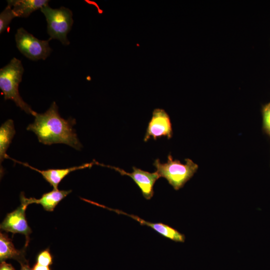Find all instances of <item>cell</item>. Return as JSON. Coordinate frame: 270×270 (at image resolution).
Listing matches in <instances>:
<instances>
[{"mask_svg": "<svg viewBox=\"0 0 270 270\" xmlns=\"http://www.w3.org/2000/svg\"><path fill=\"white\" fill-rule=\"evenodd\" d=\"M33 123L26 130L34 132L39 142L46 145L64 144L76 150H80L82 144L73 126L76 124L74 118L64 119L58 111L56 102H53L44 113L36 112Z\"/></svg>", "mask_w": 270, "mask_h": 270, "instance_id": "6da1fadb", "label": "cell"}, {"mask_svg": "<svg viewBox=\"0 0 270 270\" xmlns=\"http://www.w3.org/2000/svg\"><path fill=\"white\" fill-rule=\"evenodd\" d=\"M24 68L21 61L16 58L0 70V88L5 100H13L26 113L34 116L36 112L20 96L18 86L22 82Z\"/></svg>", "mask_w": 270, "mask_h": 270, "instance_id": "7a4b0ae2", "label": "cell"}, {"mask_svg": "<svg viewBox=\"0 0 270 270\" xmlns=\"http://www.w3.org/2000/svg\"><path fill=\"white\" fill-rule=\"evenodd\" d=\"M185 162V164H183L178 160H174L170 154L166 162L162 163L158 158L153 164L160 178H165L169 184L178 190L192 177L198 168V165L190 158H186Z\"/></svg>", "mask_w": 270, "mask_h": 270, "instance_id": "3957f363", "label": "cell"}, {"mask_svg": "<svg viewBox=\"0 0 270 270\" xmlns=\"http://www.w3.org/2000/svg\"><path fill=\"white\" fill-rule=\"evenodd\" d=\"M40 10L46 17L47 31L50 38L58 40L64 45L69 44L67 34L74 22L71 10L64 6L54 9L48 5L44 6Z\"/></svg>", "mask_w": 270, "mask_h": 270, "instance_id": "277c9868", "label": "cell"}, {"mask_svg": "<svg viewBox=\"0 0 270 270\" xmlns=\"http://www.w3.org/2000/svg\"><path fill=\"white\" fill-rule=\"evenodd\" d=\"M51 39L38 40L23 28H18L15 34L18 50L26 57L32 60H44L48 58L52 51L49 46Z\"/></svg>", "mask_w": 270, "mask_h": 270, "instance_id": "5b68a950", "label": "cell"}, {"mask_svg": "<svg viewBox=\"0 0 270 270\" xmlns=\"http://www.w3.org/2000/svg\"><path fill=\"white\" fill-rule=\"evenodd\" d=\"M92 162L94 164L114 169L122 176L126 175L130 177L140 188L142 196L146 199L150 200L152 197L154 193V184L160 178L156 172H150L133 166V172L130 173L126 172L119 168L100 164L95 160H94Z\"/></svg>", "mask_w": 270, "mask_h": 270, "instance_id": "8992f818", "label": "cell"}, {"mask_svg": "<svg viewBox=\"0 0 270 270\" xmlns=\"http://www.w3.org/2000/svg\"><path fill=\"white\" fill-rule=\"evenodd\" d=\"M172 136V126L168 114L163 109H154L148 124L144 140L146 142L151 137L154 140L162 136L170 139Z\"/></svg>", "mask_w": 270, "mask_h": 270, "instance_id": "52a82bcc", "label": "cell"}, {"mask_svg": "<svg viewBox=\"0 0 270 270\" xmlns=\"http://www.w3.org/2000/svg\"><path fill=\"white\" fill-rule=\"evenodd\" d=\"M27 207L21 204L16 210L6 214L0 226V229L6 232L24 234L26 238V246L28 243L29 235L32 232L26 218L25 212Z\"/></svg>", "mask_w": 270, "mask_h": 270, "instance_id": "ba28073f", "label": "cell"}, {"mask_svg": "<svg viewBox=\"0 0 270 270\" xmlns=\"http://www.w3.org/2000/svg\"><path fill=\"white\" fill-rule=\"evenodd\" d=\"M82 200L90 202L91 204H93L97 206L114 211L118 214H124L130 216L134 220L138 221L141 225H145L150 226L162 236L174 242H184L185 240V236L184 234H181L175 228L170 226L167 224L161 222L153 223L149 222L144 220L136 216L126 213L124 212L119 210L109 208L104 205H101L100 204L89 200H88L82 198Z\"/></svg>", "mask_w": 270, "mask_h": 270, "instance_id": "9c48e42d", "label": "cell"}, {"mask_svg": "<svg viewBox=\"0 0 270 270\" xmlns=\"http://www.w3.org/2000/svg\"><path fill=\"white\" fill-rule=\"evenodd\" d=\"M6 158H10L15 162L19 163L40 173L43 178L53 187L54 189H58L59 184L70 173L76 170L90 168L94 165L92 162L88 164H84L79 166H75L66 168L40 170L32 166L27 163L20 162L12 159L8 156H7Z\"/></svg>", "mask_w": 270, "mask_h": 270, "instance_id": "30bf717a", "label": "cell"}, {"mask_svg": "<svg viewBox=\"0 0 270 270\" xmlns=\"http://www.w3.org/2000/svg\"><path fill=\"white\" fill-rule=\"evenodd\" d=\"M71 192L70 190L53 188L52 191L43 194L40 198H27L22 192L20 196V202L28 206L32 204H40L46 210L52 212L58 204Z\"/></svg>", "mask_w": 270, "mask_h": 270, "instance_id": "8fae6325", "label": "cell"}, {"mask_svg": "<svg viewBox=\"0 0 270 270\" xmlns=\"http://www.w3.org/2000/svg\"><path fill=\"white\" fill-rule=\"evenodd\" d=\"M47 0H9L8 6L11 7L16 17L27 18L32 12L48 5Z\"/></svg>", "mask_w": 270, "mask_h": 270, "instance_id": "7c38bea8", "label": "cell"}, {"mask_svg": "<svg viewBox=\"0 0 270 270\" xmlns=\"http://www.w3.org/2000/svg\"><path fill=\"white\" fill-rule=\"evenodd\" d=\"M24 250H16L12 240L5 233H0V262L8 258L18 260L20 264L28 262L24 258Z\"/></svg>", "mask_w": 270, "mask_h": 270, "instance_id": "4fadbf2b", "label": "cell"}, {"mask_svg": "<svg viewBox=\"0 0 270 270\" xmlns=\"http://www.w3.org/2000/svg\"><path fill=\"white\" fill-rule=\"evenodd\" d=\"M14 123L12 120H8L0 127V164L6 158V150L15 134Z\"/></svg>", "mask_w": 270, "mask_h": 270, "instance_id": "5bb4252c", "label": "cell"}, {"mask_svg": "<svg viewBox=\"0 0 270 270\" xmlns=\"http://www.w3.org/2000/svg\"><path fill=\"white\" fill-rule=\"evenodd\" d=\"M16 17L12 8L8 6L0 14V33L7 29L12 20Z\"/></svg>", "mask_w": 270, "mask_h": 270, "instance_id": "9a60e30c", "label": "cell"}, {"mask_svg": "<svg viewBox=\"0 0 270 270\" xmlns=\"http://www.w3.org/2000/svg\"><path fill=\"white\" fill-rule=\"evenodd\" d=\"M37 263L44 266H49L52 264V258L48 249L40 252L37 256Z\"/></svg>", "mask_w": 270, "mask_h": 270, "instance_id": "2e32d148", "label": "cell"}, {"mask_svg": "<svg viewBox=\"0 0 270 270\" xmlns=\"http://www.w3.org/2000/svg\"><path fill=\"white\" fill-rule=\"evenodd\" d=\"M262 112L264 128L270 136V102L264 106Z\"/></svg>", "mask_w": 270, "mask_h": 270, "instance_id": "e0dca14e", "label": "cell"}, {"mask_svg": "<svg viewBox=\"0 0 270 270\" xmlns=\"http://www.w3.org/2000/svg\"><path fill=\"white\" fill-rule=\"evenodd\" d=\"M0 270H15L14 268L10 264L6 263L5 261L0 262Z\"/></svg>", "mask_w": 270, "mask_h": 270, "instance_id": "ac0fdd59", "label": "cell"}, {"mask_svg": "<svg viewBox=\"0 0 270 270\" xmlns=\"http://www.w3.org/2000/svg\"><path fill=\"white\" fill-rule=\"evenodd\" d=\"M32 270H51L49 266L40 265L38 263L34 265Z\"/></svg>", "mask_w": 270, "mask_h": 270, "instance_id": "d6986e66", "label": "cell"}, {"mask_svg": "<svg viewBox=\"0 0 270 270\" xmlns=\"http://www.w3.org/2000/svg\"><path fill=\"white\" fill-rule=\"evenodd\" d=\"M20 265V270H32V268H30V267L28 262L21 264Z\"/></svg>", "mask_w": 270, "mask_h": 270, "instance_id": "ffe728a7", "label": "cell"}]
</instances>
